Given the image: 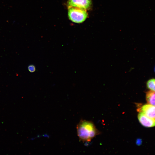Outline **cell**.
I'll use <instances>...</instances> for the list:
<instances>
[{
	"mask_svg": "<svg viewBox=\"0 0 155 155\" xmlns=\"http://www.w3.org/2000/svg\"><path fill=\"white\" fill-rule=\"evenodd\" d=\"M147 87L151 90L155 91V79L149 80L146 83Z\"/></svg>",
	"mask_w": 155,
	"mask_h": 155,
	"instance_id": "7",
	"label": "cell"
},
{
	"mask_svg": "<svg viewBox=\"0 0 155 155\" xmlns=\"http://www.w3.org/2000/svg\"><path fill=\"white\" fill-rule=\"evenodd\" d=\"M28 69L30 72L33 73L35 71L36 67L34 65H30L28 66Z\"/></svg>",
	"mask_w": 155,
	"mask_h": 155,
	"instance_id": "8",
	"label": "cell"
},
{
	"mask_svg": "<svg viewBox=\"0 0 155 155\" xmlns=\"http://www.w3.org/2000/svg\"><path fill=\"white\" fill-rule=\"evenodd\" d=\"M68 8V17L72 22L78 23H81L87 18L88 14L86 10L75 7Z\"/></svg>",
	"mask_w": 155,
	"mask_h": 155,
	"instance_id": "2",
	"label": "cell"
},
{
	"mask_svg": "<svg viewBox=\"0 0 155 155\" xmlns=\"http://www.w3.org/2000/svg\"><path fill=\"white\" fill-rule=\"evenodd\" d=\"M78 135L81 141L89 142L99 134V132L91 122L82 120L77 127Z\"/></svg>",
	"mask_w": 155,
	"mask_h": 155,
	"instance_id": "1",
	"label": "cell"
},
{
	"mask_svg": "<svg viewBox=\"0 0 155 155\" xmlns=\"http://www.w3.org/2000/svg\"><path fill=\"white\" fill-rule=\"evenodd\" d=\"M92 4L91 0H68L67 3L68 7H75L86 10L89 9Z\"/></svg>",
	"mask_w": 155,
	"mask_h": 155,
	"instance_id": "3",
	"label": "cell"
},
{
	"mask_svg": "<svg viewBox=\"0 0 155 155\" xmlns=\"http://www.w3.org/2000/svg\"><path fill=\"white\" fill-rule=\"evenodd\" d=\"M146 99L149 104L155 106V91L150 90L147 92Z\"/></svg>",
	"mask_w": 155,
	"mask_h": 155,
	"instance_id": "6",
	"label": "cell"
},
{
	"mask_svg": "<svg viewBox=\"0 0 155 155\" xmlns=\"http://www.w3.org/2000/svg\"><path fill=\"white\" fill-rule=\"evenodd\" d=\"M138 118L140 123L145 127H150L155 126V119L148 117L142 112L138 114Z\"/></svg>",
	"mask_w": 155,
	"mask_h": 155,
	"instance_id": "4",
	"label": "cell"
},
{
	"mask_svg": "<svg viewBox=\"0 0 155 155\" xmlns=\"http://www.w3.org/2000/svg\"><path fill=\"white\" fill-rule=\"evenodd\" d=\"M141 111L148 117L155 119V106L146 104L143 105L141 108Z\"/></svg>",
	"mask_w": 155,
	"mask_h": 155,
	"instance_id": "5",
	"label": "cell"
}]
</instances>
